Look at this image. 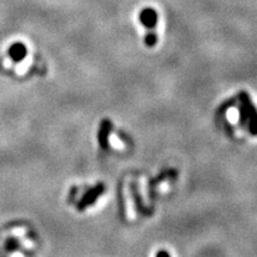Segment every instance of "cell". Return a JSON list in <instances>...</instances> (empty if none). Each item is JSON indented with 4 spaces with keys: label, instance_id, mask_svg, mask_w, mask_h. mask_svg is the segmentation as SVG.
Returning <instances> with one entry per match:
<instances>
[{
    "label": "cell",
    "instance_id": "obj_1",
    "mask_svg": "<svg viewBox=\"0 0 257 257\" xmlns=\"http://www.w3.org/2000/svg\"><path fill=\"white\" fill-rule=\"evenodd\" d=\"M138 19H140L141 24L147 29L146 37H144V43H146L148 47H154L157 42L156 27L157 21H159L157 11L154 8L147 6V8H143L140 11Z\"/></svg>",
    "mask_w": 257,
    "mask_h": 257
},
{
    "label": "cell",
    "instance_id": "obj_2",
    "mask_svg": "<svg viewBox=\"0 0 257 257\" xmlns=\"http://www.w3.org/2000/svg\"><path fill=\"white\" fill-rule=\"evenodd\" d=\"M156 257H169V255L166 251H160L159 253H157Z\"/></svg>",
    "mask_w": 257,
    "mask_h": 257
}]
</instances>
